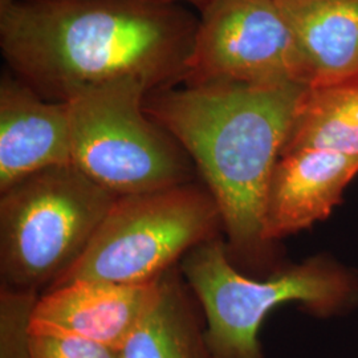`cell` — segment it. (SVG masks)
Segmentation results:
<instances>
[{"label":"cell","mask_w":358,"mask_h":358,"mask_svg":"<svg viewBox=\"0 0 358 358\" xmlns=\"http://www.w3.org/2000/svg\"><path fill=\"white\" fill-rule=\"evenodd\" d=\"M199 19L145 0H10L0 47L13 75L43 99L134 77L150 90L183 84Z\"/></svg>","instance_id":"cell-1"},{"label":"cell","mask_w":358,"mask_h":358,"mask_svg":"<svg viewBox=\"0 0 358 358\" xmlns=\"http://www.w3.org/2000/svg\"><path fill=\"white\" fill-rule=\"evenodd\" d=\"M308 87L214 83L145 97L146 113L178 141L214 196L236 267L264 272L276 262L263 229L266 192Z\"/></svg>","instance_id":"cell-2"},{"label":"cell","mask_w":358,"mask_h":358,"mask_svg":"<svg viewBox=\"0 0 358 358\" xmlns=\"http://www.w3.org/2000/svg\"><path fill=\"white\" fill-rule=\"evenodd\" d=\"M180 273L198 297L215 358H264L262 324L285 303H299L319 319L345 315L358 306L357 271L332 256H312L254 279L236 268L227 244L215 236L182 257Z\"/></svg>","instance_id":"cell-3"},{"label":"cell","mask_w":358,"mask_h":358,"mask_svg":"<svg viewBox=\"0 0 358 358\" xmlns=\"http://www.w3.org/2000/svg\"><path fill=\"white\" fill-rule=\"evenodd\" d=\"M117 198L73 164L44 169L1 192V287L50 288L84 255Z\"/></svg>","instance_id":"cell-4"},{"label":"cell","mask_w":358,"mask_h":358,"mask_svg":"<svg viewBox=\"0 0 358 358\" xmlns=\"http://www.w3.org/2000/svg\"><path fill=\"white\" fill-rule=\"evenodd\" d=\"M150 92L128 77L80 90L68 101L72 164L117 196L192 182L178 141L146 113Z\"/></svg>","instance_id":"cell-5"},{"label":"cell","mask_w":358,"mask_h":358,"mask_svg":"<svg viewBox=\"0 0 358 358\" xmlns=\"http://www.w3.org/2000/svg\"><path fill=\"white\" fill-rule=\"evenodd\" d=\"M219 229L214 196L194 182L118 196L84 255L50 288L77 279L153 282Z\"/></svg>","instance_id":"cell-6"},{"label":"cell","mask_w":358,"mask_h":358,"mask_svg":"<svg viewBox=\"0 0 358 358\" xmlns=\"http://www.w3.org/2000/svg\"><path fill=\"white\" fill-rule=\"evenodd\" d=\"M201 13L183 85H309L304 59L276 0H213Z\"/></svg>","instance_id":"cell-7"},{"label":"cell","mask_w":358,"mask_h":358,"mask_svg":"<svg viewBox=\"0 0 358 358\" xmlns=\"http://www.w3.org/2000/svg\"><path fill=\"white\" fill-rule=\"evenodd\" d=\"M159 279L138 284L77 279L50 288L38 297L29 331L69 334L121 349L153 306Z\"/></svg>","instance_id":"cell-8"},{"label":"cell","mask_w":358,"mask_h":358,"mask_svg":"<svg viewBox=\"0 0 358 358\" xmlns=\"http://www.w3.org/2000/svg\"><path fill=\"white\" fill-rule=\"evenodd\" d=\"M357 174V157L319 149L280 154L266 192V239L276 244L329 217Z\"/></svg>","instance_id":"cell-9"},{"label":"cell","mask_w":358,"mask_h":358,"mask_svg":"<svg viewBox=\"0 0 358 358\" xmlns=\"http://www.w3.org/2000/svg\"><path fill=\"white\" fill-rule=\"evenodd\" d=\"M72 164L66 103L43 99L13 72L0 80V192L48 167Z\"/></svg>","instance_id":"cell-10"},{"label":"cell","mask_w":358,"mask_h":358,"mask_svg":"<svg viewBox=\"0 0 358 358\" xmlns=\"http://www.w3.org/2000/svg\"><path fill=\"white\" fill-rule=\"evenodd\" d=\"M304 59L309 85L358 73V0H276Z\"/></svg>","instance_id":"cell-11"},{"label":"cell","mask_w":358,"mask_h":358,"mask_svg":"<svg viewBox=\"0 0 358 358\" xmlns=\"http://www.w3.org/2000/svg\"><path fill=\"white\" fill-rule=\"evenodd\" d=\"M120 350L122 358H215L180 269L161 276L153 306Z\"/></svg>","instance_id":"cell-12"},{"label":"cell","mask_w":358,"mask_h":358,"mask_svg":"<svg viewBox=\"0 0 358 358\" xmlns=\"http://www.w3.org/2000/svg\"><path fill=\"white\" fill-rule=\"evenodd\" d=\"M301 149L358 158V73L308 87L280 154Z\"/></svg>","instance_id":"cell-13"},{"label":"cell","mask_w":358,"mask_h":358,"mask_svg":"<svg viewBox=\"0 0 358 358\" xmlns=\"http://www.w3.org/2000/svg\"><path fill=\"white\" fill-rule=\"evenodd\" d=\"M38 297L36 292L1 287L0 358H31L29 320Z\"/></svg>","instance_id":"cell-14"},{"label":"cell","mask_w":358,"mask_h":358,"mask_svg":"<svg viewBox=\"0 0 358 358\" xmlns=\"http://www.w3.org/2000/svg\"><path fill=\"white\" fill-rule=\"evenodd\" d=\"M31 358H122L121 350L62 333L31 332Z\"/></svg>","instance_id":"cell-15"},{"label":"cell","mask_w":358,"mask_h":358,"mask_svg":"<svg viewBox=\"0 0 358 358\" xmlns=\"http://www.w3.org/2000/svg\"><path fill=\"white\" fill-rule=\"evenodd\" d=\"M145 1L159 3V4H179V6H182L180 3H187V4H192L194 7H198L199 11H203L213 0H145Z\"/></svg>","instance_id":"cell-16"},{"label":"cell","mask_w":358,"mask_h":358,"mask_svg":"<svg viewBox=\"0 0 358 358\" xmlns=\"http://www.w3.org/2000/svg\"><path fill=\"white\" fill-rule=\"evenodd\" d=\"M6 1H10V0H0V4H3V3H6Z\"/></svg>","instance_id":"cell-17"}]
</instances>
